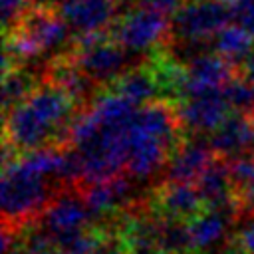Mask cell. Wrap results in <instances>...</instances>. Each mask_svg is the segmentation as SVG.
Returning a JSON list of instances; mask_svg holds the SVG:
<instances>
[{
  "label": "cell",
  "mask_w": 254,
  "mask_h": 254,
  "mask_svg": "<svg viewBox=\"0 0 254 254\" xmlns=\"http://www.w3.org/2000/svg\"><path fill=\"white\" fill-rule=\"evenodd\" d=\"M242 75H246L248 79L254 81V50L248 54V58H246L244 64H242Z\"/></svg>",
  "instance_id": "34"
},
{
  "label": "cell",
  "mask_w": 254,
  "mask_h": 254,
  "mask_svg": "<svg viewBox=\"0 0 254 254\" xmlns=\"http://www.w3.org/2000/svg\"><path fill=\"white\" fill-rule=\"evenodd\" d=\"M232 22L224 0H185L173 14L171 34L185 44H204Z\"/></svg>",
  "instance_id": "7"
},
{
  "label": "cell",
  "mask_w": 254,
  "mask_h": 254,
  "mask_svg": "<svg viewBox=\"0 0 254 254\" xmlns=\"http://www.w3.org/2000/svg\"><path fill=\"white\" fill-rule=\"evenodd\" d=\"M97 240H99V228L89 226V228H83L79 232L60 238L58 244H60L62 254H95Z\"/></svg>",
  "instance_id": "25"
},
{
  "label": "cell",
  "mask_w": 254,
  "mask_h": 254,
  "mask_svg": "<svg viewBox=\"0 0 254 254\" xmlns=\"http://www.w3.org/2000/svg\"><path fill=\"white\" fill-rule=\"evenodd\" d=\"M147 206L163 218H175V220L189 222L204 208V202H202V196L196 185L167 179L161 187L155 189Z\"/></svg>",
  "instance_id": "13"
},
{
  "label": "cell",
  "mask_w": 254,
  "mask_h": 254,
  "mask_svg": "<svg viewBox=\"0 0 254 254\" xmlns=\"http://www.w3.org/2000/svg\"><path fill=\"white\" fill-rule=\"evenodd\" d=\"M71 28L56 8L32 6L20 24L6 32L4 67L26 65L42 56L62 52L71 42Z\"/></svg>",
  "instance_id": "3"
},
{
  "label": "cell",
  "mask_w": 254,
  "mask_h": 254,
  "mask_svg": "<svg viewBox=\"0 0 254 254\" xmlns=\"http://www.w3.org/2000/svg\"><path fill=\"white\" fill-rule=\"evenodd\" d=\"M232 22L254 36V0H240L230 6Z\"/></svg>",
  "instance_id": "29"
},
{
  "label": "cell",
  "mask_w": 254,
  "mask_h": 254,
  "mask_svg": "<svg viewBox=\"0 0 254 254\" xmlns=\"http://www.w3.org/2000/svg\"><path fill=\"white\" fill-rule=\"evenodd\" d=\"M119 0H60L56 10L64 16L77 38L105 34L115 24Z\"/></svg>",
  "instance_id": "12"
},
{
  "label": "cell",
  "mask_w": 254,
  "mask_h": 254,
  "mask_svg": "<svg viewBox=\"0 0 254 254\" xmlns=\"http://www.w3.org/2000/svg\"><path fill=\"white\" fill-rule=\"evenodd\" d=\"M77 103L54 81L36 85L20 103L6 111L4 145L16 153L48 145H65L77 117Z\"/></svg>",
  "instance_id": "1"
},
{
  "label": "cell",
  "mask_w": 254,
  "mask_h": 254,
  "mask_svg": "<svg viewBox=\"0 0 254 254\" xmlns=\"http://www.w3.org/2000/svg\"><path fill=\"white\" fill-rule=\"evenodd\" d=\"M208 254H244V250H242V246H240V242L236 238H230L222 246H218L216 250H212Z\"/></svg>",
  "instance_id": "33"
},
{
  "label": "cell",
  "mask_w": 254,
  "mask_h": 254,
  "mask_svg": "<svg viewBox=\"0 0 254 254\" xmlns=\"http://www.w3.org/2000/svg\"><path fill=\"white\" fill-rule=\"evenodd\" d=\"M48 79L54 81L56 85H60L67 95H71L75 99L77 105H81L87 99H93V87L97 85L95 81H91L75 64L69 56H62L58 58L48 73Z\"/></svg>",
  "instance_id": "19"
},
{
  "label": "cell",
  "mask_w": 254,
  "mask_h": 254,
  "mask_svg": "<svg viewBox=\"0 0 254 254\" xmlns=\"http://www.w3.org/2000/svg\"><path fill=\"white\" fill-rule=\"evenodd\" d=\"M240 202L226 206H204L194 218L189 220L190 230V252L208 254L230 240L232 224L240 218Z\"/></svg>",
  "instance_id": "8"
},
{
  "label": "cell",
  "mask_w": 254,
  "mask_h": 254,
  "mask_svg": "<svg viewBox=\"0 0 254 254\" xmlns=\"http://www.w3.org/2000/svg\"><path fill=\"white\" fill-rule=\"evenodd\" d=\"M214 157L216 153L210 147V141H200V139L181 141L165 165L167 179L194 183Z\"/></svg>",
  "instance_id": "16"
},
{
  "label": "cell",
  "mask_w": 254,
  "mask_h": 254,
  "mask_svg": "<svg viewBox=\"0 0 254 254\" xmlns=\"http://www.w3.org/2000/svg\"><path fill=\"white\" fill-rule=\"evenodd\" d=\"M228 6H232V4H236V2H240V0H224Z\"/></svg>",
  "instance_id": "37"
},
{
  "label": "cell",
  "mask_w": 254,
  "mask_h": 254,
  "mask_svg": "<svg viewBox=\"0 0 254 254\" xmlns=\"http://www.w3.org/2000/svg\"><path fill=\"white\" fill-rule=\"evenodd\" d=\"M89 206L83 198V194L73 190H58L56 196L50 200L38 222L56 238H64L67 234L79 232L83 228H89L91 220Z\"/></svg>",
  "instance_id": "11"
},
{
  "label": "cell",
  "mask_w": 254,
  "mask_h": 254,
  "mask_svg": "<svg viewBox=\"0 0 254 254\" xmlns=\"http://www.w3.org/2000/svg\"><path fill=\"white\" fill-rule=\"evenodd\" d=\"M175 109L181 129L192 135L212 133L232 113V107L222 89L185 97L175 103Z\"/></svg>",
  "instance_id": "9"
},
{
  "label": "cell",
  "mask_w": 254,
  "mask_h": 254,
  "mask_svg": "<svg viewBox=\"0 0 254 254\" xmlns=\"http://www.w3.org/2000/svg\"><path fill=\"white\" fill-rule=\"evenodd\" d=\"M32 75L34 73L30 69H26L24 65H14V67L4 69V85H2L4 111L14 107L16 103H20L36 87V81Z\"/></svg>",
  "instance_id": "21"
},
{
  "label": "cell",
  "mask_w": 254,
  "mask_h": 254,
  "mask_svg": "<svg viewBox=\"0 0 254 254\" xmlns=\"http://www.w3.org/2000/svg\"><path fill=\"white\" fill-rule=\"evenodd\" d=\"M34 0H0L2 4V26L4 32L14 30L20 20L28 14V10L32 8Z\"/></svg>",
  "instance_id": "28"
},
{
  "label": "cell",
  "mask_w": 254,
  "mask_h": 254,
  "mask_svg": "<svg viewBox=\"0 0 254 254\" xmlns=\"http://www.w3.org/2000/svg\"><path fill=\"white\" fill-rule=\"evenodd\" d=\"M18 232H22V238L18 242L26 254H62L58 240L38 220L22 226Z\"/></svg>",
  "instance_id": "23"
},
{
  "label": "cell",
  "mask_w": 254,
  "mask_h": 254,
  "mask_svg": "<svg viewBox=\"0 0 254 254\" xmlns=\"http://www.w3.org/2000/svg\"><path fill=\"white\" fill-rule=\"evenodd\" d=\"M204 206H226L232 202H238L236 196V187L230 177V165L228 159L224 161L222 157H214L206 169L198 175L194 181Z\"/></svg>",
  "instance_id": "17"
},
{
  "label": "cell",
  "mask_w": 254,
  "mask_h": 254,
  "mask_svg": "<svg viewBox=\"0 0 254 254\" xmlns=\"http://www.w3.org/2000/svg\"><path fill=\"white\" fill-rule=\"evenodd\" d=\"M214 52L220 54L224 60H228L232 65H242L248 54L254 50V36L240 28L238 24L230 22L226 24L214 38H212Z\"/></svg>",
  "instance_id": "20"
},
{
  "label": "cell",
  "mask_w": 254,
  "mask_h": 254,
  "mask_svg": "<svg viewBox=\"0 0 254 254\" xmlns=\"http://www.w3.org/2000/svg\"><path fill=\"white\" fill-rule=\"evenodd\" d=\"M232 111L252 115L254 113V81L248 79L246 75L242 77H232L224 87H222Z\"/></svg>",
  "instance_id": "24"
},
{
  "label": "cell",
  "mask_w": 254,
  "mask_h": 254,
  "mask_svg": "<svg viewBox=\"0 0 254 254\" xmlns=\"http://www.w3.org/2000/svg\"><path fill=\"white\" fill-rule=\"evenodd\" d=\"M234 67L236 65H232L228 60H224L216 52L190 56L189 64H185V75L181 83L179 101L190 95L222 89L234 77Z\"/></svg>",
  "instance_id": "10"
},
{
  "label": "cell",
  "mask_w": 254,
  "mask_h": 254,
  "mask_svg": "<svg viewBox=\"0 0 254 254\" xmlns=\"http://www.w3.org/2000/svg\"><path fill=\"white\" fill-rule=\"evenodd\" d=\"M113 91H117L119 95L127 97L131 103L135 105H145V103H151L155 99H159L163 93H161V85H159V79L153 71V67L147 64V65H135V67H129L125 69L113 83H109Z\"/></svg>",
  "instance_id": "18"
},
{
  "label": "cell",
  "mask_w": 254,
  "mask_h": 254,
  "mask_svg": "<svg viewBox=\"0 0 254 254\" xmlns=\"http://www.w3.org/2000/svg\"><path fill=\"white\" fill-rule=\"evenodd\" d=\"M236 196H238L242 214H254V179L246 187L236 190Z\"/></svg>",
  "instance_id": "31"
},
{
  "label": "cell",
  "mask_w": 254,
  "mask_h": 254,
  "mask_svg": "<svg viewBox=\"0 0 254 254\" xmlns=\"http://www.w3.org/2000/svg\"><path fill=\"white\" fill-rule=\"evenodd\" d=\"M159 254H192V252H159Z\"/></svg>",
  "instance_id": "36"
},
{
  "label": "cell",
  "mask_w": 254,
  "mask_h": 254,
  "mask_svg": "<svg viewBox=\"0 0 254 254\" xmlns=\"http://www.w3.org/2000/svg\"><path fill=\"white\" fill-rule=\"evenodd\" d=\"M159 250L161 252H190L189 222L161 216V222H159Z\"/></svg>",
  "instance_id": "22"
},
{
  "label": "cell",
  "mask_w": 254,
  "mask_h": 254,
  "mask_svg": "<svg viewBox=\"0 0 254 254\" xmlns=\"http://www.w3.org/2000/svg\"><path fill=\"white\" fill-rule=\"evenodd\" d=\"M218 157L232 159L254 153V121L244 113H230L208 137Z\"/></svg>",
  "instance_id": "15"
},
{
  "label": "cell",
  "mask_w": 254,
  "mask_h": 254,
  "mask_svg": "<svg viewBox=\"0 0 254 254\" xmlns=\"http://www.w3.org/2000/svg\"><path fill=\"white\" fill-rule=\"evenodd\" d=\"M169 34L171 24L167 14L145 4L129 8L113 24V38L129 54H155L161 50Z\"/></svg>",
  "instance_id": "6"
},
{
  "label": "cell",
  "mask_w": 254,
  "mask_h": 254,
  "mask_svg": "<svg viewBox=\"0 0 254 254\" xmlns=\"http://www.w3.org/2000/svg\"><path fill=\"white\" fill-rule=\"evenodd\" d=\"M2 216L4 226L20 230L36 222L58 190H52L50 177L34 171L18 153L2 165Z\"/></svg>",
  "instance_id": "4"
},
{
  "label": "cell",
  "mask_w": 254,
  "mask_h": 254,
  "mask_svg": "<svg viewBox=\"0 0 254 254\" xmlns=\"http://www.w3.org/2000/svg\"><path fill=\"white\" fill-rule=\"evenodd\" d=\"M95 254H131V246L119 230L99 226V240Z\"/></svg>",
  "instance_id": "26"
},
{
  "label": "cell",
  "mask_w": 254,
  "mask_h": 254,
  "mask_svg": "<svg viewBox=\"0 0 254 254\" xmlns=\"http://www.w3.org/2000/svg\"><path fill=\"white\" fill-rule=\"evenodd\" d=\"M127 50L105 34H91L73 40L69 58L95 83H113L127 67Z\"/></svg>",
  "instance_id": "5"
},
{
  "label": "cell",
  "mask_w": 254,
  "mask_h": 254,
  "mask_svg": "<svg viewBox=\"0 0 254 254\" xmlns=\"http://www.w3.org/2000/svg\"><path fill=\"white\" fill-rule=\"evenodd\" d=\"M2 254H26V252H24V248L20 246V242H18V238H16V240L10 244V248H6Z\"/></svg>",
  "instance_id": "35"
},
{
  "label": "cell",
  "mask_w": 254,
  "mask_h": 254,
  "mask_svg": "<svg viewBox=\"0 0 254 254\" xmlns=\"http://www.w3.org/2000/svg\"><path fill=\"white\" fill-rule=\"evenodd\" d=\"M181 131L175 103L155 99L141 105L127 135V175L137 181L153 177L181 143Z\"/></svg>",
  "instance_id": "2"
},
{
  "label": "cell",
  "mask_w": 254,
  "mask_h": 254,
  "mask_svg": "<svg viewBox=\"0 0 254 254\" xmlns=\"http://www.w3.org/2000/svg\"><path fill=\"white\" fill-rule=\"evenodd\" d=\"M139 4L151 6V8H155V10H159V12L169 16V14H175L185 4V0H139Z\"/></svg>",
  "instance_id": "32"
},
{
  "label": "cell",
  "mask_w": 254,
  "mask_h": 254,
  "mask_svg": "<svg viewBox=\"0 0 254 254\" xmlns=\"http://www.w3.org/2000/svg\"><path fill=\"white\" fill-rule=\"evenodd\" d=\"M236 240L240 242L244 254H254V214H246L240 220L236 230Z\"/></svg>",
  "instance_id": "30"
},
{
  "label": "cell",
  "mask_w": 254,
  "mask_h": 254,
  "mask_svg": "<svg viewBox=\"0 0 254 254\" xmlns=\"http://www.w3.org/2000/svg\"><path fill=\"white\" fill-rule=\"evenodd\" d=\"M228 165H230V177L236 190H240L254 179V153L232 157L228 159Z\"/></svg>",
  "instance_id": "27"
},
{
  "label": "cell",
  "mask_w": 254,
  "mask_h": 254,
  "mask_svg": "<svg viewBox=\"0 0 254 254\" xmlns=\"http://www.w3.org/2000/svg\"><path fill=\"white\" fill-rule=\"evenodd\" d=\"M250 117H252V121H254V113H252V115H250Z\"/></svg>",
  "instance_id": "38"
},
{
  "label": "cell",
  "mask_w": 254,
  "mask_h": 254,
  "mask_svg": "<svg viewBox=\"0 0 254 254\" xmlns=\"http://www.w3.org/2000/svg\"><path fill=\"white\" fill-rule=\"evenodd\" d=\"M133 177H121L115 175L111 179H103L91 185H85L83 198L89 206V212L93 218L109 220L121 210L131 208L133 204Z\"/></svg>",
  "instance_id": "14"
}]
</instances>
